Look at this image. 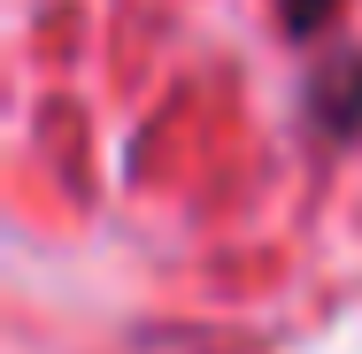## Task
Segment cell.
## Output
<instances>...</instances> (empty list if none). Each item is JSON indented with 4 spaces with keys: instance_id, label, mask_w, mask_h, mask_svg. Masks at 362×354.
Masks as SVG:
<instances>
[{
    "instance_id": "cell-1",
    "label": "cell",
    "mask_w": 362,
    "mask_h": 354,
    "mask_svg": "<svg viewBox=\"0 0 362 354\" xmlns=\"http://www.w3.org/2000/svg\"><path fill=\"white\" fill-rule=\"evenodd\" d=\"M308 116L324 124V139H347L362 124V54H332L308 85Z\"/></svg>"
},
{
    "instance_id": "cell-2",
    "label": "cell",
    "mask_w": 362,
    "mask_h": 354,
    "mask_svg": "<svg viewBox=\"0 0 362 354\" xmlns=\"http://www.w3.org/2000/svg\"><path fill=\"white\" fill-rule=\"evenodd\" d=\"M278 8H286V31H293V39H316V31L339 16V0H278Z\"/></svg>"
}]
</instances>
